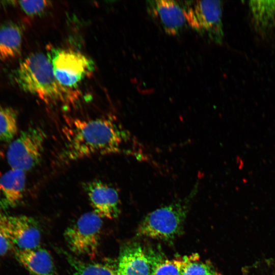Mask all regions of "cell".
<instances>
[{"label":"cell","instance_id":"13","mask_svg":"<svg viewBox=\"0 0 275 275\" xmlns=\"http://www.w3.org/2000/svg\"><path fill=\"white\" fill-rule=\"evenodd\" d=\"M16 260L33 275H58L51 256L39 246L30 249L14 248Z\"/></svg>","mask_w":275,"mask_h":275},{"label":"cell","instance_id":"1","mask_svg":"<svg viewBox=\"0 0 275 275\" xmlns=\"http://www.w3.org/2000/svg\"><path fill=\"white\" fill-rule=\"evenodd\" d=\"M62 131L64 145L58 159L62 164L95 155L133 154L130 135L111 118L69 119Z\"/></svg>","mask_w":275,"mask_h":275},{"label":"cell","instance_id":"6","mask_svg":"<svg viewBox=\"0 0 275 275\" xmlns=\"http://www.w3.org/2000/svg\"><path fill=\"white\" fill-rule=\"evenodd\" d=\"M48 57L57 80L69 88L75 89L94 69L91 59L72 50L51 48Z\"/></svg>","mask_w":275,"mask_h":275},{"label":"cell","instance_id":"15","mask_svg":"<svg viewBox=\"0 0 275 275\" xmlns=\"http://www.w3.org/2000/svg\"><path fill=\"white\" fill-rule=\"evenodd\" d=\"M146 253L150 265V275H182L186 263V256L168 260L155 253Z\"/></svg>","mask_w":275,"mask_h":275},{"label":"cell","instance_id":"4","mask_svg":"<svg viewBox=\"0 0 275 275\" xmlns=\"http://www.w3.org/2000/svg\"><path fill=\"white\" fill-rule=\"evenodd\" d=\"M181 3L187 23L191 28L216 43H222L224 31L222 1H186Z\"/></svg>","mask_w":275,"mask_h":275},{"label":"cell","instance_id":"21","mask_svg":"<svg viewBox=\"0 0 275 275\" xmlns=\"http://www.w3.org/2000/svg\"><path fill=\"white\" fill-rule=\"evenodd\" d=\"M14 248L12 242L0 232V256H5Z\"/></svg>","mask_w":275,"mask_h":275},{"label":"cell","instance_id":"18","mask_svg":"<svg viewBox=\"0 0 275 275\" xmlns=\"http://www.w3.org/2000/svg\"><path fill=\"white\" fill-rule=\"evenodd\" d=\"M18 132V113L13 108L0 104V141L11 142Z\"/></svg>","mask_w":275,"mask_h":275},{"label":"cell","instance_id":"2","mask_svg":"<svg viewBox=\"0 0 275 275\" xmlns=\"http://www.w3.org/2000/svg\"><path fill=\"white\" fill-rule=\"evenodd\" d=\"M11 77L20 89L46 104L71 105L79 98V91L57 80L48 57L43 53L29 55L12 70Z\"/></svg>","mask_w":275,"mask_h":275},{"label":"cell","instance_id":"9","mask_svg":"<svg viewBox=\"0 0 275 275\" xmlns=\"http://www.w3.org/2000/svg\"><path fill=\"white\" fill-rule=\"evenodd\" d=\"M146 7L150 16L169 35H177L187 24L180 1L149 0Z\"/></svg>","mask_w":275,"mask_h":275},{"label":"cell","instance_id":"16","mask_svg":"<svg viewBox=\"0 0 275 275\" xmlns=\"http://www.w3.org/2000/svg\"><path fill=\"white\" fill-rule=\"evenodd\" d=\"M60 253L75 275H116V268L108 264L85 262L63 250Z\"/></svg>","mask_w":275,"mask_h":275},{"label":"cell","instance_id":"20","mask_svg":"<svg viewBox=\"0 0 275 275\" xmlns=\"http://www.w3.org/2000/svg\"><path fill=\"white\" fill-rule=\"evenodd\" d=\"M17 2L23 12L32 16L43 13L50 5L46 1H19Z\"/></svg>","mask_w":275,"mask_h":275},{"label":"cell","instance_id":"8","mask_svg":"<svg viewBox=\"0 0 275 275\" xmlns=\"http://www.w3.org/2000/svg\"><path fill=\"white\" fill-rule=\"evenodd\" d=\"M0 232L18 249L39 246L41 232L37 222L24 215H10L0 210Z\"/></svg>","mask_w":275,"mask_h":275},{"label":"cell","instance_id":"17","mask_svg":"<svg viewBox=\"0 0 275 275\" xmlns=\"http://www.w3.org/2000/svg\"><path fill=\"white\" fill-rule=\"evenodd\" d=\"M249 8L256 25L262 29L275 24V1H251Z\"/></svg>","mask_w":275,"mask_h":275},{"label":"cell","instance_id":"19","mask_svg":"<svg viewBox=\"0 0 275 275\" xmlns=\"http://www.w3.org/2000/svg\"><path fill=\"white\" fill-rule=\"evenodd\" d=\"M182 275H221L209 263L199 260L197 254L186 256Z\"/></svg>","mask_w":275,"mask_h":275},{"label":"cell","instance_id":"12","mask_svg":"<svg viewBox=\"0 0 275 275\" xmlns=\"http://www.w3.org/2000/svg\"><path fill=\"white\" fill-rule=\"evenodd\" d=\"M25 172L11 168L0 177V207L3 209L17 206L23 198Z\"/></svg>","mask_w":275,"mask_h":275},{"label":"cell","instance_id":"7","mask_svg":"<svg viewBox=\"0 0 275 275\" xmlns=\"http://www.w3.org/2000/svg\"><path fill=\"white\" fill-rule=\"evenodd\" d=\"M101 218L94 211L86 212L66 229L64 236L71 252L91 259L96 257L102 226Z\"/></svg>","mask_w":275,"mask_h":275},{"label":"cell","instance_id":"11","mask_svg":"<svg viewBox=\"0 0 275 275\" xmlns=\"http://www.w3.org/2000/svg\"><path fill=\"white\" fill-rule=\"evenodd\" d=\"M150 265L147 253L137 243L122 249L116 268V275H150Z\"/></svg>","mask_w":275,"mask_h":275},{"label":"cell","instance_id":"5","mask_svg":"<svg viewBox=\"0 0 275 275\" xmlns=\"http://www.w3.org/2000/svg\"><path fill=\"white\" fill-rule=\"evenodd\" d=\"M46 138L44 131L39 126L21 131L7 149L6 158L11 168L26 172L37 166L42 159Z\"/></svg>","mask_w":275,"mask_h":275},{"label":"cell","instance_id":"10","mask_svg":"<svg viewBox=\"0 0 275 275\" xmlns=\"http://www.w3.org/2000/svg\"><path fill=\"white\" fill-rule=\"evenodd\" d=\"M94 212L101 218H117L120 213V202L117 189L99 180L89 181L84 185Z\"/></svg>","mask_w":275,"mask_h":275},{"label":"cell","instance_id":"3","mask_svg":"<svg viewBox=\"0 0 275 275\" xmlns=\"http://www.w3.org/2000/svg\"><path fill=\"white\" fill-rule=\"evenodd\" d=\"M197 181L187 196L148 213L141 222L138 236L169 240L181 234L191 200L198 191Z\"/></svg>","mask_w":275,"mask_h":275},{"label":"cell","instance_id":"14","mask_svg":"<svg viewBox=\"0 0 275 275\" xmlns=\"http://www.w3.org/2000/svg\"><path fill=\"white\" fill-rule=\"evenodd\" d=\"M22 31L21 27L12 21L0 25V61L18 57L21 51Z\"/></svg>","mask_w":275,"mask_h":275}]
</instances>
